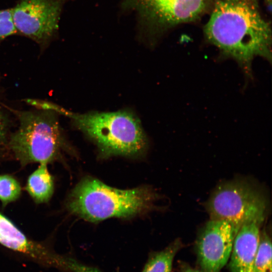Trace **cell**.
<instances>
[{"mask_svg": "<svg viewBox=\"0 0 272 272\" xmlns=\"http://www.w3.org/2000/svg\"><path fill=\"white\" fill-rule=\"evenodd\" d=\"M207 40L235 60L248 77L257 56L271 61V30L257 0H218L205 26Z\"/></svg>", "mask_w": 272, "mask_h": 272, "instance_id": "6da1fadb", "label": "cell"}, {"mask_svg": "<svg viewBox=\"0 0 272 272\" xmlns=\"http://www.w3.org/2000/svg\"><path fill=\"white\" fill-rule=\"evenodd\" d=\"M159 196L147 186L121 190L91 177L82 179L69 195L72 214L92 222L109 218H131L155 208Z\"/></svg>", "mask_w": 272, "mask_h": 272, "instance_id": "7a4b0ae2", "label": "cell"}, {"mask_svg": "<svg viewBox=\"0 0 272 272\" xmlns=\"http://www.w3.org/2000/svg\"><path fill=\"white\" fill-rule=\"evenodd\" d=\"M48 108L70 117L74 125L95 143L103 157H137L147 150L148 141L140 122L129 111L78 114L51 102Z\"/></svg>", "mask_w": 272, "mask_h": 272, "instance_id": "3957f363", "label": "cell"}, {"mask_svg": "<svg viewBox=\"0 0 272 272\" xmlns=\"http://www.w3.org/2000/svg\"><path fill=\"white\" fill-rule=\"evenodd\" d=\"M14 111L19 126L10 135L8 149L22 167L32 163H52L71 149L55 111L48 109Z\"/></svg>", "mask_w": 272, "mask_h": 272, "instance_id": "277c9868", "label": "cell"}, {"mask_svg": "<svg viewBox=\"0 0 272 272\" xmlns=\"http://www.w3.org/2000/svg\"><path fill=\"white\" fill-rule=\"evenodd\" d=\"M211 0H122V12L134 13L138 39L154 45L165 31L198 19Z\"/></svg>", "mask_w": 272, "mask_h": 272, "instance_id": "5b68a950", "label": "cell"}, {"mask_svg": "<svg viewBox=\"0 0 272 272\" xmlns=\"http://www.w3.org/2000/svg\"><path fill=\"white\" fill-rule=\"evenodd\" d=\"M206 208L211 219L225 220L239 230L250 223L260 225L266 218L268 202L264 194L255 186L235 180L217 186Z\"/></svg>", "mask_w": 272, "mask_h": 272, "instance_id": "8992f818", "label": "cell"}, {"mask_svg": "<svg viewBox=\"0 0 272 272\" xmlns=\"http://www.w3.org/2000/svg\"><path fill=\"white\" fill-rule=\"evenodd\" d=\"M71 0H19L12 9L17 34L37 43L42 50L58 36L63 7Z\"/></svg>", "mask_w": 272, "mask_h": 272, "instance_id": "52a82bcc", "label": "cell"}, {"mask_svg": "<svg viewBox=\"0 0 272 272\" xmlns=\"http://www.w3.org/2000/svg\"><path fill=\"white\" fill-rule=\"evenodd\" d=\"M238 230L225 220L210 219L206 223L200 230L196 242L202 272H220L230 257Z\"/></svg>", "mask_w": 272, "mask_h": 272, "instance_id": "ba28073f", "label": "cell"}, {"mask_svg": "<svg viewBox=\"0 0 272 272\" xmlns=\"http://www.w3.org/2000/svg\"><path fill=\"white\" fill-rule=\"evenodd\" d=\"M260 226L250 223L239 229L230 257L229 267L232 272H254L253 262L259 241Z\"/></svg>", "mask_w": 272, "mask_h": 272, "instance_id": "9c48e42d", "label": "cell"}, {"mask_svg": "<svg viewBox=\"0 0 272 272\" xmlns=\"http://www.w3.org/2000/svg\"><path fill=\"white\" fill-rule=\"evenodd\" d=\"M0 243L11 250L33 257H47V249L28 238L7 217L0 213Z\"/></svg>", "mask_w": 272, "mask_h": 272, "instance_id": "30bf717a", "label": "cell"}, {"mask_svg": "<svg viewBox=\"0 0 272 272\" xmlns=\"http://www.w3.org/2000/svg\"><path fill=\"white\" fill-rule=\"evenodd\" d=\"M54 178L49 173L47 164L41 163L28 177L25 189L37 203L49 201L54 192Z\"/></svg>", "mask_w": 272, "mask_h": 272, "instance_id": "8fae6325", "label": "cell"}, {"mask_svg": "<svg viewBox=\"0 0 272 272\" xmlns=\"http://www.w3.org/2000/svg\"><path fill=\"white\" fill-rule=\"evenodd\" d=\"M181 246L177 239L163 250L151 253L141 272H171L174 257Z\"/></svg>", "mask_w": 272, "mask_h": 272, "instance_id": "7c38bea8", "label": "cell"}, {"mask_svg": "<svg viewBox=\"0 0 272 272\" xmlns=\"http://www.w3.org/2000/svg\"><path fill=\"white\" fill-rule=\"evenodd\" d=\"M271 239L263 230L254 258V272H271Z\"/></svg>", "mask_w": 272, "mask_h": 272, "instance_id": "4fadbf2b", "label": "cell"}, {"mask_svg": "<svg viewBox=\"0 0 272 272\" xmlns=\"http://www.w3.org/2000/svg\"><path fill=\"white\" fill-rule=\"evenodd\" d=\"M21 186L13 176L0 175V201L4 207L16 200L21 194Z\"/></svg>", "mask_w": 272, "mask_h": 272, "instance_id": "5bb4252c", "label": "cell"}, {"mask_svg": "<svg viewBox=\"0 0 272 272\" xmlns=\"http://www.w3.org/2000/svg\"><path fill=\"white\" fill-rule=\"evenodd\" d=\"M17 34L12 15V9L0 10V42Z\"/></svg>", "mask_w": 272, "mask_h": 272, "instance_id": "9a60e30c", "label": "cell"}, {"mask_svg": "<svg viewBox=\"0 0 272 272\" xmlns=\"http://www.w3.org/2000/svg\"><path fill=\"white\" fill-rule=\"evenodd\" d=\"M9 128L8 118L0 107V157L8 149Z\"/></svg>", "mask_w": 272, "mask_h": 272, "instance_id": "2e32d148", "label": "cell"}, {"mask_svg": "<svg viewBox=\"0 0 272 272\" xmlns=\"http://www.w3.org/2000/svg\"><path fill=\"white\" fill-rule=\"evenodd\" d=\"M183 272H201L192 268H187L183 270Z\"/></svg>", "mask_w": 272, "mask_h": 272, "instance_id": "e0dca14e", "label": "cell"}, {"mask_svg": "<svg viewBox=\"0 0 272 272\" xmlns=\"http://www.w3.org/2000/svg\"><path fill=\"white\" fill-rule=\"evenodd\" d=\"M264 1L268 5H270L271 3V0H264Z\"/></svg>", "mask_w": 272, "mask_h": 272, "instance_id": "ac0fdd59", "label": "cell"}]
</instances>
